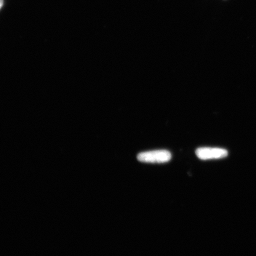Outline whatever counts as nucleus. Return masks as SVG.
Segmentation results:
<instances>
[{
  "instance_id": "obj_3",
  "label": "nucleus",
  "mask_w": 256,
  "mask_h": 256,
  "mask_svg": "<svg viewBox=\"0 0 256 256\" xmlns=\"http://www.w3.org/2000/svg\"><path fill=\"white\" fill-rule=\"evenodd\" d=\"M3 3H4V0H0V9L2 7Z\"/></svg>"
},
{
  "instance_id": "obj_1",
  "label": "nucleus",
  "mask_w": 256,
  "mask_h": 256,
  "mask_svg": "<svg viewBox=\"0 0 256 256\" xmlns=\"http://www.w3.org/2000/svg\"><path fill=\"white\" fill-rule=\"evenodd\" d=\"M171 158V153L163 150L140 152L137 156L138 161L146 163H164Z\"/></svg>"
},
{
  "instance_id": "obj_2",
  "label": "nucleus",
  "mask_w": 256,
  "mask_h": 256,
  "mask_svg": "<svg viewBox=\"0 0 256 256\" xmlns=\"http://www.w3.org/2000/svg\"><path fill=\"white\" fill-rule=\"evenodd\" d=\"M226 150L218 148H199L196 150V155L202 160L220 159L226 158L228 156Z\"/></svg>"
}]
</instances>
